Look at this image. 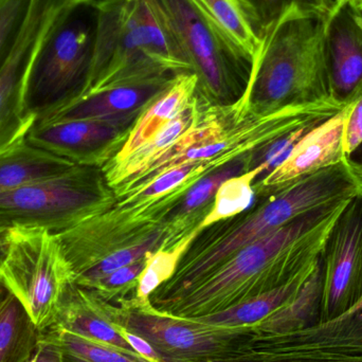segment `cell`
I'll use <instances>...</instances> for the list:
<instances>
[{"instance_id":"20","label":"cell","mask_w":362,"mask_h":362,"mask_svg":"<svg viewBox=\"0 0 362 362\" xmlns=\"http://www.w3.org/2000/svg\"><path fill=\"white\" fill-rule=\"evenodd\" d=\"M255 154L236 159L227 167L198 180L168 216L165 225V238L160 248H171L193 231L210 211L219 185L233 176L253 169Z\"/></svg>"},{"instance_id":"8","label":"cell","mask_w":362,"mask_h":362,"mask_svg":"<svg viewBox=\"0 0 362 362\" xmlns=\"http://www.w3.org/2000/svg\"><path fill=\"white\" fill-rule=\"evenodd\" d=\"M105 308L112 323L146 340L163 362H217L255 333L253 327H213L171 316L134 295L117 303L105 301Z\"/></svg>"},{"instance_id":"29","label":"cell","mask_w":362,"mask_h":362,"mask_svg":"<svg viewBox=\"0 0 362 362\" xmlns=\"http://www.w3.org/2000/svg\"><path fill=\"white\" fill-rule=\"evenodd\" d=\"M197 228L171 248H159L146 255V265L138 281L134 297L150 300V296L163 283L169 281L177 270L181 259L199 235Z\"/></svg>"},{"instance_id":"17","label":"cell","mask_w":362,"mask_h":362,"mask_svg":"<svg viewBox=\"0 0 362 362\" xmlns=\"http://www.w3.org/2000/svg\"><path fill=\"white\" fill-rule=\"evenodd\" d=\"M46 331L70 332L135 352L121 335L118 327L110 320L105 301L93 291L74 283L66 289L52 323Z\"/></svg>"},{"instance_id":"3","label":"cell","mask_w":362,"mask_h":362,"mask_svg":"<svg viewBox=\"0 0 362 362\" xmlns=\"http://www.w3.org/2000/svg\"><path fill=\"white\" fill-rule=\"evenodd\" d=\"M325 17L291 6L266 29L246 88L234 102L243 116L334 103L323 57Z\"/></svg>"},{"instance_id":"19","label":"cell","mask_w":362,"mask_h":362,"mask_svg":"<svg viewBox=\"0 0 362 362\" xmlns=\"http://www.w3.org/2000/svg\"><path fill=\"white\" fill-rule=\"evenodd\" d=\"M221 37L252 64L259 50L264 28L249 0H191Z\"/></svg>"},{"instance_id":"33","label":"cell","mask_w":362,"mask_h":362,"mask_svg":"<svg viewBox=\"0 0 362 362\" xmlns=\"http://www.w3.org/2000/svg\"><path fill=\"white\" fill-rule=\"evenodd\" d=\"M263 25L264 32L291 6L327 15L333 0H249Z\"/></svg>"},{"instance_id":"25","label":"cell","mask_w":362,"mask_h":362,"mask_svg":"<svg viewBox=\"0 0 362 362\" xmlns=\"http://www.w3.org/2000/svg\"><path fill=\"white\" fill-rule=\"evenodd\" d=\"M42 332L11 293L0 304V362H30Z\"/></svg>"},{"instance_id":"39","label":"cell","mask_w":362,"mask_h":362,"mask_svg":"<svg viewBox=\"0 0 362 362\" xmlns=\"http://www.w3.org/2000/svg\"><path fill=\"white\" fill-rule=\"evenodd\" d=\"M8 295V291H6V287H4V285H2V283L0 282V304H1V302L6 299V296Z\"/></svg>"},{"instance_id":"2","label":"cell","mask_w":362,"mask_h":362,"mask_svg":"<svg viewBox=\"0 0 362 362\" xmlns=\"http://www.w3.org/2000/svg\"><path fill=\"white\" fill-rule=\"evenodd\" d=\"M95 8L93 65L76 99L192 72L159 0H98Z\"/></svg>"},{"instance_id":"9","label":"cell","mask_w":362,"mask_h":362,"mask_svg":"<svg viewBox=\"0 0 362 362\" xmlns=\"http://www.w3.org/2000/svg\"><path fill=\"white\" fill-rule=\"evenodd\" d=\"M181 50L210 103L229 105L246 88L250 64L208 23L191 0H159Z\"/></svg>"},{"instance_id":"12","label":"cell","mask_w":362,"mask_h":362,"mask_svg":"<svg viewBox=\"0 0 362 362\" xmlns=\"http://www.w3.org/2000/svg\"><path fill=\"white\" fill-rule=\"evenodd\" d=\"M135 122L36 121L27 141L80 167L102 169L122 148Z\"/></svg>"},{"instance_id":"18","label":"cell","mask_w":362,"mask_h":362,"mask_svg":"<svg viewBox=\"0 0 362 362\" xmlns=\"http://www.w3.org/2000/svg\"><path fill=\"white\" fill-rule=\"evenodd\" d=\"M198 93V78L193 72L178 74L165 91L138 117L116 156L106 165H116L152 139L168 123L178 116Z\"/></svg>"},{"instance_id":"24","label":"cell","mask_w":362,"mask_h":362,"mask_svg":"<svg viewBox=\"0 0 362 362\" xmlns=\"http://www.w3.org/2000/svg\"><path fill=\"white\" fill-rule=\"evenodd\" d=\"M317 264L279 288L247 300V301L233 306V308H228L218 314L202 317V318L195 319V320L202 321V322L213 325V327H230V329L255 327L262 321L265 320L270 315L276 312L279 308H283L285 304L288 303L299 293L304 283L314 272Z\"/></svg>"},{"instance_id":"28","label":"cell","mask_w":362,"mask_h":362,"mask_svg":"<svg viewBox=\"0 0 362 362\" xmlns=\"http://www.w3.org/2000/svg\"><path fill=\"white\" fill-rule=\"evenodd\" d=\"M50 332L54 336L63 362H153L133 351L88 339L70 332Z\"/></svg>"},{"instance_id":"10","label":"cell","mask_w":362,"mask_h":362,"mask_svg":"<svg viewBox=\"0 0 362 362\" xmlns=\"http://www.w3.org/2000/svg\"><path fill=\"white\" fill-rule=\"evenodd\" d=\"M71 1L32 0L15 44L0 66V155L23 141L37 120L28 103L30 70L45 34Z\"/></svg>"},{"instance_id":"7","label":"cell","mask_w":362,"mask_h":362,"mask_svg":"<svg viewBox=\"0 0 362 362\" xmlns=\"http://www.w3.org/2000/svg\"><path fill=\"white\" fill-rule=\"evenodd\" d=\"M0 282L25 308L34 325L46 331L72 283L57 234L45 228H11L0 264Z\"/></svg>"},{"instance_id":"32","label":"cell","mask_w":362,"mask_h":362,"mask_svg":"<svg viewBox=\"0 0 362 362\" xmlns=\"http://www.w3.org/2000/svg\"><path fill=\"white\" fill-rule=\"evenodd\" d=\"M32 0H0V66L27 18Z\"/></svg>"},{"instance_id":"13","label":"cell","mask_w":362,"mask_h":362,"mask_svg":"<svg viewBox=\"0 0 362 362\" xmlns=\"http://www.w3.org/2000/svg\"><path fill=\"white\" fill-rule=\"evenodd\" d=\"M322 46L332 101L346 108L362 97V8L358 0H333L325 17Z\"/></svg>"},{"instance_id":"34","label":"cell","mask_w":362,"mask_h":362,"mask_svg":"<svg viewBox=\"0 0 362 362\" xmlns=\"http://www.w3.org/2000/svg\"><path fill=\"white\" fill-rule=\"evenodd\" d=\"M362 144V97L348 106L344 129L346 158Z\"/></svg>"},{"instance_id":"38","label":"cell","mask_w":362,"mask_h":362,"mask_svg":"<svg viewBox=\"0 0 362 362\" xmlns=\"http://www.w3.org/2000/svg\"><path fill=\"white\" fill-rule=\"evenodd\" d=\"M8 228L0 227V264L6 255L8 247Z\"/></svg>"},{"instance_id":"16","label":"cell","mask_w":362,"mask_h":362,"mask_svg":"<svg viewBox=\"0 0 362 362\" xmlns=\"http://www.w3.org/2000/svg\"><path fill=\"white\" fill-rule=\"evenodd\" d=\"M217 362H362L361 341L295 344L255 333Z\"/></svg>"},{"instance_id":"41","label":"cell","mask_w":362,"mask_h":362,"mask_svg":"<svg viewBox=\"0 0 362 362\" xmlns=\"http://www.w3.org/2000/svg\"><path fill=\"white\" fill-rule=\"evenodd\" d=\"M95 1H98V0H95Z\"/></svg>"},{"instance_id":"40","label":"cell","mask_w":362,"mask_h":362,"mask_svg":"<svg viewBox=\"0 0 362 362\" xmlns=\"http://www.w3.org/2000/svg\"><path fill=\"white\" fill-rule=\"evenodd\" d=\"M359 4H361V8H362V0H358Z\"/></svg>"},{"instance_id":"37","label":"cell","mask_w":362,"mask_h":362,"mask_svg":"<svg viewBox=\"0 0 362 362\" xmlns=\"http://www.w3.org/2000/svg\"><path fill=\"white\" fill-rule=\"evenodd\" d=\"M346 161L351 171L359 180L362 181V144L352 154L346 157Z\"/></svg>"},{"instance_id":"22","label":"cell","mask_w":362,"mask_h":362,"mask_svg":"<svg viewBox=\"0 0 362 362\" xmlns=\"http://www.w3.org/2000/svg\"><path fill=\"white\" fill-rule=\"evenodd\" d=\"M76 167L27 139L0 155V194L28 183L62 175Z\"/></svg>"},{"instance_id":"26","label":"cell","mask_w":362,"mask_h":362,"mask_svg":"<svg viewBox=\"0 0 362 362\" xmlns=\"http://www.w3.org/2000/svg\"><path fill=\"white\" fill-rule=\"evenodd\" d=\"M263 173L264 167L261 165L223 181L215 193L210 211L196 227L199 233L206 228L208 229L244 212L250 206L255 196L253 185L259 176L262 177Z\"/></svg>"},{"instance_id":"15","label":"cell","mask_w":362,"mask_h":362,"mask_svg":"<svg viewBox=\"0 0 362 362\" xmlns=\"http://www.w3.org/2000/svg\"><path fill=\"white\" fill-rule=\"evenodd\" d=\"M173 78L127 85L72 100L38 115L36 121L89 120L136 122Z\"/></svg>"},{"instance_id":"35","label":"cell","mask_w":362,"mask_h":362,"mask_svg":"<svg viewBox=\"0 0 362 362\" xmlns=\"http://www.w3.org/2000/svg\"><path fill=\"white\" fill-rule=\"evenodd\" d=\"M34 362H63L61 351L50 332H42L33 357Z\"/></svg>"},{"instance_id":"31","label":"cell","mask_w":362,"mask_h":362,"mask_svg":"<svg viewBox=\"0 0 362 362\" xmlns=\"http://www.w3.org/2000/svg\"><path fill=\"white\" fill-rule=\"evenodd\" d=\"M146 265V255L144 259L125 266L101 279L89 291L97 293L104 301L117 303L122 299L129 298V293L134 295L138 286L140 274Z\"/></svg>"},{"instance_id":"1","label":"cell","mask_w":362,"mask_h":362,"mask_svg":"<svg viewBox=\"0 0 362 362\" xmlns=\"http://www.w3.org/2000/svg\"><path fill=\"white\" fill-rule=\"evenodd\" d=\"M349 200L317 209L247 245L159 312L199 319L287 284L320 259L329 231Z\"/></svg>"},{"instance_id":"30","label":"cell","mask_w":362,"mask_h":362,"mask_svg":"<svg viewBox=\"0 0 362 362\" xmlns=\"http://www.w3.org/2000/svg\"><path fill=\"white\" fill-rule=\"evenodd\" d=\"M165 238V228L160 231L155 233L144 242L139 244L132 245L127 248L120 249L115 251L110 255H106L101 261L91 266L86 272L76 276L72 283L83 287V288L89 289L101 279L105 278L108 274H112L116 270L125 266L131 265L139 259H144L151 251L157 250L163 246V240Z\"/></svg>"},{"instance_id":"4","label":"cell","mask_w":362,"mask_h":362,"mask_svg":"<svg viewBox=\"0 0 362 362\" xmlns=\"http://www.w3.org/2000/svg\"><path fill=\"white\" fill-rule=\"evenodd\" d=\"M361 193L362 181L351 171L346 160L296 181L270 196L264 206L238 225L200 243L199 247H189L174 276L150 296L151 303L160 310L199 284L247 245L317 209Z\"/></svg>"},{"instance_id":"14","label":"cell","mask_w":362,"mask_h":362,"mask_svg":"<svg viewBox=\"0 0 362 362\" xmlns=\"http://www.w3.org/2000/svg\"><path fill=\"white\" fill-rule=\"evenodd\" d=\"M348 106L310 129L293 148L286 160L266 177L255 182L259 195H276L296 181L346 160L344 129Z\"/></svg>"},{"instance_id":"11","label":"cell","mask_w":362,"mask_h":362,"mask_svg":"<svg viewBox=\"0 0 362 362\" xmlns=\"http://www.w3.org/2000/svg\"><path fill=\"white\" fill-rule=\"evenodd\" d=\"M320 322L333 320L362 297V193L351 198L332 227L321 255Z\"/></svg>"},{"instance_id":"23","label":"cell","mask_w":362,"mask_h":362,"mask_svg":"<svg viewBox=\"0 0 362 362\" xmlns=\"http://www.w3.org/2000/svg\"><path fill=\"white\" fill-rule=\"evenodd\" d=\"M322 284L323 267L320 257V261L299 293L283 308L253 327V329L257 333L281 335L295 333L318 325L320 322Z\"/></svg>"},{"instance_id":"21","label":"cell","mask_w":362,"mask_h":362,"mask_svg":"<svg viewBox=\"0 0 362 362\" xmlns=\"http://www.w3.org/2000/svg\"><path fill=\"white\" fill-rule=\"evenodd\" d=\"M208 103V100L198 90L191 103L141 148L121 163L104 165L101 171L108 187L112 189L137 177L181 136L197 124L202 110Z\"/></svg>"},{"instance_id":"6","label":"cell","mask_w":362,"mask_h":362,"mask_svg":"<svg viewBox=\"0 0 362 362\" xmlns=\"http://www.w3.org/2000/svg\"><path fill=\"white\" fill-rule=\"evenodd\" d=\"M80 167L0 194V227L45 228L59 233L115 202L101 170Z\"/></svg>"},{"instance_id":"27","label":"cell","mask_w":362,"mask_h":362,"mask_svg":"<svg viewBox=\"0 0 362 362\" xmlns=\"http://www.w3.org/2000/svg\"><path fill=\"white\" fill-rule=\"evenodd\" d=\"M272 335L279 341L295 344H322L361 341L362 297L355 305L333 320L295 333Z\"/></svg>"},{"instance_id":"36","label":"cell","mask_w":362,"mask_h":362,"mask_svg":"<svg viewBox=\"0 0 362 362\" xmlns=\"http://www.w3.org/2000/svg\"><path fill=\"white\" fill-rule=\"evenodd\" d=\"M118 327V325H117ZM119 332L123 336L127 344L132 346L134 351L138 354L144 356V358L153 362H163L161 359L160 355L153 349V346L148 344L144 338L138 336L137 334L132 333V332L127 331L123 327H118Z\"/></svg>"},{"instance_id":"5","label":"cell","mask_w":362,"mask_h":362,"mask_svg":"<svg viewBox=\"0 0 362 362\" xmlns=\"http://www.w3.org/2000/svg\"><path fill=\"white\" fill-rule=\"evenodd\" d=\"M95 27V0H72L45 34L28 81V103L37 116L76 99L86 86Z\"/></svg>"}]
</instances>
